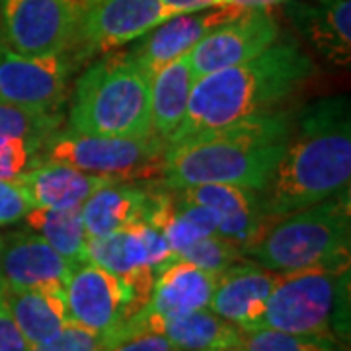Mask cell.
I'll use <instances>...</instances> for the list:
<instances>
[{
	"instance_id": "1",
	"label": "cell",
	"mask_w": 351,
	"mask_h": 351,
	"mask_svg": "<svg viewBox=\"0 0 351 351\" xmlns=\"http://www.w3.org/2000/svg\"><path fill=\"white\" fill-rule=\"evenodd\" d=\"M291 135L287 113L267 112L168 143L160 174L164 188L174 191L199 184H230L262 193Z\"/></svg>"
},
{
	"instance_id": "2",
	"label": "cell",
	"mask_w": 351,
	"mask_h": 351,
	"mask_svg": "<svg viewBox=\"0 0 351 351\" xmlns=\"http://www.w3.org/2000/svg\"><path fill=\"white\" fill-rule=\"evenodd\" d=\"M351 106L348 96H326L299 115L297 135L277 164L262 207L269 217L306 209L350 189Z\"/></svg>"
},
{
	"instance_id": "3",
	"label": "cell",
	"mask_w": 351,
	"mask_h": 351,
	"mask_svg": "<svg viewBox=\"0 0 351 351\" xmlns=\"http://www.w3.org/2000/svg\"><path fill=\"white\" fill-rule=\"evenodd\" d=\"M313 75V59L299 43L277 39L250 61L199 78L193 84L182 123L166 145L199 131L219 129L250 115L271 112Z\"/></svg>"
},
{
	"instance_id": "4",
	"label": "cell",
	"mask_w": 351,
	"mask_h": 351,
	"mask_svg": "<svg viewBox=\"0 0 351 351\" xmlns=\"http://www.w3.org/2000/svg\"><path fill=\"white\" fill-rule=\"evenodd\" d=\"M69 131L115 138L152 137L151 78L129 51L104 53L78 78Z\"/></svg>"
},
{
	"instance_id": "5",
	"label": "cell",
	"mask_w": 351,
	"mask_h": 351,
	"mask_svg": "<svg viewBox=\"0 0 351 351\" xmlns=\"http://www.w3.org/2000/svg\"><path fill=\"white\" fill-rule=\"evenodd\" d=\"M350 189L274 219L246 256L267 269L291 274L308 267L350 265Z\"/></svg>"
},
{
	"instance_id": "6",
	"label": "cell",
	"mask_w": 351,
	"mask_h": 351,
	"mask_svg": "<svg viewBox=\"0 0 351 351\" xmlns=\"http://www.w3.org/2000/svg\"><path fill=\"white\" fill-rule=\"evenodd\" d=\"M262 326L343 346L350 334V265L285 274L267 301Z\"/></svg>"
},
{
	"instance_id": "7",
	"label": "cell",
	"mask_w": 351,
	"mask_h": 351,
	"mask_svg": "<svg viewBox=\"0 0 351 351\" xmlns=\"http://www.w3.org/2000/svg\"><path fill=\"white\" fill-rule=\"evenodd\" d=\"M166 143L160 138H115L57 131L41 147L45 160L73 166L113 182L149 180L162 174Z\"/></svg>"
},
{
	"instance_id": "8",
	"label": "cell",
	"mask_w": 351,
	"mask_h": 351,
	"mask_svg": "<svg viewBox=\"0 0 351 351\" xmlns=\"http://www.w3.org/2000/svg\"><path fill=\"white\" fill-rule=\"evenodd\" d=\"M71 4L75 38L69 51L76 61L119 49L182 14L162 0H71Z\"/></svg>"
},
{
	"instance_id": "9",
	"label": "cell",
	"mask_w": 351,
	"mask_h": 351,
	"mask_svg": "<svg viewBox=\"0 0 351 351\" xmlns=\"http://www.w3.org/2000/svg\"><path fill=\"white\" fill-rule=\"evenodd\" d=\"M71 51L27 57L0 45V100L41 112H61L76 69Z\"/></svg>"
},
{
	"instance_id": "10",
	"label": "cell",
	"mask_w": 351,
	"mask_h": 351,
	"mask_svg": "<svg viewBox=\"0 0 351 351\" xmlns=\"http://www.w3.org/2000/svg\"><path fill=\"white\" fill-rule=\"evenodd\" d=\"M0 32L14 53H63L73 45L75 10L71 0H0Z\"/></svg>"
},
{
	"instance_id": "11",
	"label": "cell",
	"mask_w": 351,
	"mask_h": 351,
	"mask_svg": "<svg viewBox=\"0 0 351 351\" xmlns=\"http://www.w3.org/2000/svg\"><path fill=\"white\" fill-rule=\"evenodd\" d=\"M69 318L101 334H110L143 308L133 289L94 262L73 267L64 285Z\"/></svg>"
},
{
	"instance_id": "12",
	"label": "cell",
	"mask_w": 351,
	"mask_h": 351,
	"mask_svg": "<svg viewBox=\"0 0 351 351\" xmlns=\"http://www.w3.org/2000/svg\"><path fill=\"white\" fill-rule=\"evenodd\" d=\"M279 39V24L269 8H254L211 29L189 51L195 82L226 66L246 63Z\"/></svg>"
},
{
	"instance_id": "13",
	"label": "cell",
	"mask_w": 351,
	"mask_h": 351,
	"mask_svg": "<svg viewBox=\"0 0 351 351\" xmlns=\"http://www.w3.org/2000/svg\"><path fill=\"white\" fill-rule=\"evenodd\" d=\"M244 12L246 8L223 4L197 12L178 14L135 39L137 43L129 49V53L147 73V76L152 78L164 64L174 61L184 53H189L193 45L201 38H205L211 29L237 20Z\"/></svg>"
},
{
	"instance_id": "14",
	"label": "cell",
	"mask_w": 351,
	"mask_h": 351,
	"mask_svg": "<svg viewBox=\"0 0 351 351\" xmlns=\"http://www.w3.org/2000/svg\"><path fill=\"white\" fill-rule=\"evenodd\" d=\"M283 277L281 271L240 260L217 276L209 311L239 330L260 328L267 301Z\"/></svg>"
},
{
	"instance_id": "15",
	"label": "cell",
	"mask_w": 351,
	"mask_h": 351,
	"mask_svg": "<svg viewBox=\"0 0 351 351\" xmlns=\"http://www.w3.org/2000/svg\"><path fill=\"white\" fill-rule=\"evenodd\" d=\"M285 14L326 63H351V0H289Z\"/></svg>"
},
{
	"instance_id": "16",
	"label": "cell",
	"mask_w": 351,
	"mask_h": 351,
	"mask_svg": "<svg viewBox=\"0 0 351 351\" xmlns=\"http://www.w3.org/2000/svg\"><path fill=\"white\" fill-rule=\"evenodd\" d=\"M73 265L36 232L4 237L2 285L18 289H64Z\"/></svg>"
},
{
	"instance_id": "17",
	"label": "cell",
	"mask_w": 351,
	"mask_h": 351,
	"mask_svg": "<svg viewBox=\"0 0 351 351\" xmlns=\"http://www.w3.org/2000/svg\"><path fill=\"white\" fill-rule=\"evenodd\" d=\"M217 276L176 258L154 277L147 304L138 311L152 318H168L209 308Z\"/></svg>"
},
{
	"instance_id": "18",
	"label": "cell",
	"mask_w": 351,
	"mask_h": 351,
	"mask_svg": "<svg viewBox=\"0 0 351 351\" xmlns=\"http://www.w3.org/2000/svg\"><path fill=\"white\" fill-rule=\"evenodd\" d=\"M88 262H94L113 276L121 277L145 306L154 283V269L137 226L129 225L112 234L88 239Z\"/></svg>"
},
{
	"instance_id": "19",
	"label": "cell",
	"mask_w": 351,
	"mask_h": 351,
	"mask_svg": "<svg viewBox=\"0 0 351 351\" xmlns=\"http://www.w3.org/2000/svg\"><path fill=\"white\" fill-rule=\"evenodd\" d=\"M0 299L29 348L55 336L69 320L64 289H18L0 283Z\"/></svg>"
},
{
	"instance_id": "20",
	"label": "cell",
	"mask_w": 351,
	"mask_h": 351,
	"mask_svg": "<svg viewBox=\"0 0 351 351\" xmlns=\"http://www.w3.org/2000/svg\"><path fill=\"white\" fill-rule=\"evenodd\" d=\"M36 207L66 209L82 205L84 201L108 184H115L110 178L90 174L73 166L43 160L20 174Z\"/></svg>"
},
{
	"instance_id": "21",
	"label": "cell",
	"mask_w": 351,
	"mask_h": 351,
	"mask_svg": "<svg viewBox=\"0 0 351 351\" xmlns=\"http://www.w3.org/2000/svg\"><path fill=\"white\" fill-rule=\"evenodd\" d=\"M138 320L170 339L176 351H219L239 343L240 330L209 308H199L168 318L135 314Z\"/></svg>"
},
{
	"instance_id": "22",
	"label": "cell",
	"mask_w": 351,
	"mask_h": 351,
	"mask_svg": "<svg viewBox=\"0 0 351 351\" xmlns=\"http://www.w3.org/2000/svg\"><path fill=\"white\" fill-rule=\"evenodd\" d=\"M149 189L129 182L108 184L82 203V219L88 239H98L143 221Z\"/></svg>"
},
{
	"instance_id": "23",
	"label": "cell",
	"mask_w": 351,
	"mask_h": 351,
	"mask_svg": "<svg viewBox=\"0 0 351 351\" xmlns=\"http://www.w3.org/2000/svg\"><path fill=\"white\" fill-rule=\"evenodd\" d=\"M195 84L188 53L164 64L151 78V131L152 137L166 143L182 123L189 96Z\"/></svg>"
},
{
	"instance_id": "24",
	"label": "cell",
	"mask_w": 351,
	"mask_h": 351,
	"mask_svg": "<svg viewBox=\"0 0 351 351\" xmlns=\"http://www.w3.org/2000/svg\"><path fill=\"white\" fill-rule=\"evenodd\" d=\"M24 219L25 225L47 240L73 267L88 262V234L82 205L66 209L34 207Z\"/></svg>"
},
{
	"instance_id": "25",
	"label": "cell",
	"mask_w": 351,
	"mask_h": 351,
	"mask_svg": "<svg viewBox=\"0 0 351 351\" xmlns=\"http://www.w3.org/2000/svg\"><path fill=\"white\" fill-rule=\"evenodd\" d=\"M61 123V112H41L0 100V135L24 138L39 151L47 138L59 131Z\"/></svg>"
},
{
	"instance_id": "26",
	"label": "cell",
	"mask_w": 351,
	"mask_h": 351,
	"mask_svg": "<svg viewBox=\"0 0 351 351\" xmlns=\"http://www.w3.org/2000/svg\"><path fill=\"white\" fill-rule=\"evenodd\" d=\"M172 193L178 199L213 209L221 219L244 213L262 205L260 191L242 186H230V184H199L191 188L174 189Z\"/></svg>"
},
{
	"instance_id": "27",
	"label": "cell",
	"mask_w": 351,
	"mask_h": 351,
	"mask_svg": "<svg viewBox=\"0 0 351 351\" xmlns=\"http://www.w3.org/2000/svg\"><path fill=\"white\" fill-rule=\"evenodd\" d=\"M240 343L248 351H341V346L326 339L289 334L265 326L240 330Z\"/></svg>"
},
{
	"instance_id": "28",
	"label": "cell",
	"mask_w": 351,
	"mask_h": 351,
	"mask_svg": "<svg viewBox=\"0 0 351 351\" xmlns=\"http://www.w3.org/2000/svg\"><path fill=\"white\" fill-rule=\"evenodd\" d=\"M101 351H176L164 334L149 328L137 316H131L108 334Z\"/></svg>"
},
{
	"instance_id": "29",
	"label": "cell",
	"mask_w": 351,
	"mask_h": 351,
	"mask_svg": "<svg viewBox=\"0 0 351 351\" xmlns=\"http://www.w3.org/2000/svg\"><path fill=\"white\" fill-rule=\"evenodd\" d=\"M178 258L193 263L209 274L219 276L232 263L240 262L244 258V254L239 248H234L232 244H228L226 240L221 239L219 234H209V237H203L197 242L189 244L186 250L178 254Z\"/></svg>"
},
{
	"instance_id": "30",
	"label": "cell",
	"mask_w": 351,
	"mask_h": 351,
	"mask_svg": "<svg viewBox=\"0 0 351 351\" xmlns=\"http://www.w3.org/2000/svg\"><path fill=\"white\" fill-rule=\"evenodd\" d=\"M106 339L108 334L82 326L69 318L55 336L45 339L43 343L29 348V351H101L106 346Z\"/></svg>"
},
{
	"instance_id": "31",
	"label": "cell",
	"mask_w": 351,
	"mask_h": 351,
	"mask_svg": "<svg viewBox=\"0 0 351 351\" xmlns=\"http://www.w3.org/2000/svg\"><path fill=\"white\" fill-rule=\"evenodd\" d=\"M38 152V147L24 138L0 135V178H18L24 174L39 162Z\"/></svg>"
},
{
	"instance_id": "32",
	"label": "cell",
	"mask_w": 351,
	"mask_h": 351,
	"mask_svg": "<svg viewBox=\"0 0 351 351\" xmlns=\"http://www.w3.org/2000/svg\"><path fill=\"white\" fill-rule=\"evenodd\" d=\"M34 199L18 178H0V225H12L34 209Z\"/></svg>"
},
{
	"instance_id": "33",
	"label": "cell",
	"mask_w": 351,
	"mask_h": 351,
	"mask_svg": "<svg viewBox=\"0 0 351 351\" xmlns=\"http://www.w3.org/2000/svg\"><path fill=\"white\" fill-rule=\"evenodd\" d=\"M0 351H29V343L16 326L14 318L0 299Z\"/></svg>"
},
{
	"instance_id": "34",
	"label": "cell",
	"mask_w": 351,
	"mask_h": 351,
	"mask_svg": "<svg viewBox=\"0 0 351 351\" xmlns=\"http://www.w3.org/2000/svg\"><path fill=\"white\" fill-rule=\"evenodd\" d=\"M164 4L176 8L178 12H197V10H205V8H211L215 6L217 0H162Z\"/></svg>"
},
{
	"instance_id": "35",
	"label": "cell",
	"mask_w": 351,
	"mask_h": 351,
	"mask_svg": "<svg viewBox=\"0 0 351 351\" xmlns=\"http://www.w3.org/2000/svg\"><path fill=\"white\" fill-rule=\"evenodd\" d=\"M287 2V0H217L215 6H223V4H232V6H240L246 10H254V8H271L276 4Z\"/></svg>"
},
{
	"instance_id": "36",
	"label": "cell",
	"mask_w": 351,
	"mask_h": 351,
	"mask_svg": "<svg viewBox=\"0 0 351 351\" xmlns=\"http://www.w3.org/2000/svg\"><path fill=\"white\" fill-rule=\"evenodd\" d=\"M219 351H248L242 343H232V346H226V348H223V350H219Z\"/></svg>"
},
{
	"instance_id": "37",
	"label": "cell",
	"mask_w": 351,
	"mask_h": 351,
	"mask_svg": "<svg viewBox=\"0 0 351 351\" xmlns=\"http://www.w3.org/2000/svg\"><path fill=\"white\" fill-rule=\"evenodd\" d=\"M2 250H4V237L0 234V283H2Z\"/></svg>"
},
{
	"instance_id": "38",
	"label": "cell",
	"mask_w": 351,
	"mask_h": 351,
	"mask_svg": "<svg viewBox=\"0 0 351 351\" xmlns=\"http://www.w3.org/2000/svg\"><path fill=\"white\" fill-rule=\"evenodd\" d=\"M4 43V39H2V32H0V45Z\"/></svg>"
},
{
	"instance_id": "39",
	"label": "cell",
	"mask_w": 351,
	"mask_h": 351,
	"mask_svg": "<svg viewBox=\"0 0 351 351\" xmlns=\"http://www.w3.org/2000/svg\"><path fill=\"white\" fill-rule=\"evenodd\" d=\"M318 2H322V0H318Z\"/></svg>"
}]
</instances>
